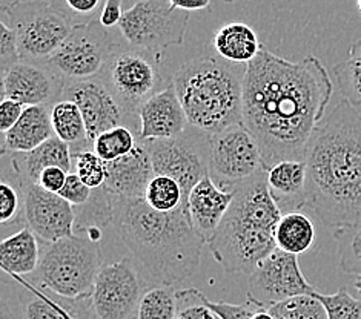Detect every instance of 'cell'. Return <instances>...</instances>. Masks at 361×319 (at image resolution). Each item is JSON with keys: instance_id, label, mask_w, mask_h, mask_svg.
Instances as JSON below:
<instances>
[{"instance_id": "31", "label": "cell", "mask_w": 361, "mask_h": 319, "mask_svg": "<svg viewBox=\"0 0 361 319\" xmlns=\"http://www.w3.org/2000/svg\"><path fill=\"white\" fill-rule=\"evenodd\" d=\"M139 142V135L131 127L117 126L100 134L92 142V151L97 154V157L102 161L111 163L131 154L137 148Z\"/></svg>"}, {"instance_id": "7", "label": "cell", "mask_w": 361, "mask_h": 319, "mask_svg": "<svg viewBox=\"0 0 361 319\" xmlns=\"http://www.w3.org/2000/svg\"><path fill=\"white\" fill-rule=\"evenodd\" d=\"M100 79L113 92L128 115L139 120L140 108L171 83L161 54L117 43Z\"/></svg>"}, {"instance_id": "32", "label": "cell", "mask_w": 361, "mask_h": 319, "mask_svg": "<svg viewBox=\"0 0 361 319\" xmlns=\"http://www.w3.org/2000/svg\"><path fill=\"white\" fill-rule=\"evenodd\" d=\"M340 269L348 275L361 277V220L334 230Z\"/></svg>"}, {"instance_id": "23", "label": "cell", "mask_w": 361, "mask_h": 319, "mask_svg": "<svg viewBox=\"0 0 361 319\" xmlns=\"http://www.w3.org/2000/svg\"><path fill=\"white\" fill-rule=\"evenodd\" d=\"M307 169L305 161L286 160L268 170V187L281 213L306 208Z\"/></svg>"}, {"instance_id": "45", "label": "cell", "mask_w": 361, "mask_h": 319, "mask_svg": "<svg viewBox=\"0 0 361 319\" xmlns=\"http://www.w3.org/2000/svg\"><path fill=\"white\" fill-rule=\"evenodd\" d=\"M23 111L25 106L16 100L6 99L0 103V131L4 134L10 131V129L20 120Z\"/></svg>"}, {"instance_id": "1", "label": "cell", "mask_w": 361, "mask_h": 319, "mask_svg": "<svg viewBox=\"0 0 361 319\" xmlns=\"http://www.w3.org/2000/svg\"><path fill=\"white\" fill-rule=\"evenodd\" d=\"M332 92L320 58L292 62L262 46L245 75L243 125L259 144L266 170L280 161H305Z\"/></svg>"}, {"instance_id": "53", "label": "cell", "mask_w": 361, "mask_h": 319, "mask_svg": "<svg viewBox=\"0 0 361 319\" xmlns=\"http://www.w3.org/2000/svg\"><path fill=\"white\" fill-rule=\"evenodd\" d=\"M135 2H140V0H135Z\"/></svg>"}, {"instance_id": "26", "label": "cell", "mask_w": 361, "mask_h": 319, "mask_svg": "<svg viewBox=\"0 0 361 319\" xmlns=\"http://www.w3.org/2000/svg\"><path fill=\"white\" fill-rule=\"evenodd\" d=\"M262 46L257 32L242 22L221 25L214 34V48L217 54L231 63H251L259 56Z\"/></svg>"}, {"instance_id": "35", "label": "cell", "mask_w": 361, "mask_h": 319, "mask_svg": "<svg viewBox=\"0 0 361 319\" xmlns=\"http://www.w3.org/2000/svg\"><path fill=\"white\" fill-rule=\"evenodd\" d=\"M74 170L79 178L87 184L91 191L100 189L106 181V165L102 161L97 154L90 149L73 152Z\"/></svg>"}, {"instance_id": "49", "label": "cell", "mask_w": 361, "mask_h": 319, "mask_svg": "<svg viewBox=\"0 0 361 319\" xmlns=\"http://www.w3.org/2000/svg\"><path fill=\"white\" fill-rule=\"evenodd\" d=\"M19 2H22V0H0V10H2V13H6L10 8H13Z\"/></svg>"}, {"instance_id": "29", "label": "cell", "mask_w": 361, "mask_h": 319, "mask_svg": "<svg viewBox=\"0 0 361 319\" xmlns=\"http://www.w3.org/2000/svg\"><path fill=\"white\" fill-rule=\"evenodd\" d=\"M340 92L354 106L361 105V37L349 46L348 57L334 66Z\"/></svg>"}, {"instance_id": "40", "label": "cell", "mask_w": 361, "mask_h": 319, "mask_svg": "<svg viewBox=\"0 0 361 319\" xmlns=\"http://www.w3.org/2000/svg\"><path fill=\"white\" fill-rule=\"evenodd\" d=\"M20 213V194L17 187L8 181L0 183V221L11 224Z\"/></svg>"}, {"instance_id": "48", "label": "cell", "mask_w": 361, "mask_h": 319, "mask_svg": "<svg viewBox=\"0 0 361 319\" xmlns=\"http://www.w3.org/2000/svg\"><path fill=\"white\" fill-rule=\"evenodd\" d=\"M252 319H275V318H274V315L269 312L268 307L262 306V307L254 313Z\"/></svg>"}, {"instance_id": "9", "label": "cell", "mask_w": 361, "mask_h": 319, "mask_svg": "<svg viewBox=\"0 0 361 319\" xmlns=\"http://www.w3.org/2000/svg\"><path fill=\"white\" fill-rule=\"evenodd\" d=\"M189 15L166 0H140L125 11L118 28L128 46L163 54L169 46L182 45Z\"/></svg>"}, {"instance_id": "46", "label": "cell", "mask_w": 361, "mask_h": 319, "mask_svg": "<svg viewBox=\"0 0 361 319\" xmlns=\"http://www.w3.org/2000/svg\"><path fill=\"white\" fill-rule=\"evenodd\" d=\"M123 0H105V5H103L102 11L99 14V22L105 28H113L118 27L120 22L123 19V8H122Z\"/></svg>"}, {"instance_id": "19", "label": "cell", "mask_w": 361, "mask_h": 319, "mask_svg": "<svg viewBox=\"0 0 361 319\" xmlns=\"http://www.w3.org/2000/svg\"><path fill=\"white\" fill-rule=\"evenodd\" d=\"M16 281L17 298L25 319H90V296L70 299L39 287L25 277Z\"/></svg>"}, {"instance_id": "50", "label": "cell", "mask_w": 361, "mask_h": 319, "mask_svg": "<svg viewBox=\"0 0 361 319\" xmlns=\"http://www.w3.org/2000/svg\"><path fill=\"white\" fill-rule=\"evenodd\" d=\"M354 287H355L358 292H361V277H357V280L354 281Z\"/></svg>"}, {"instance_id": "30", "label": "cell", "mask_w": 361, "mask_h": 319, "mask_svg": "<svg viewBox=\"0 0 361 319\" xmlns=\"http://www.w3.org/2000/svg\"><path fill=\"white\" fill-rule=\"evenodd\" d=\"M143 200L151 209L161 213L174 212L188 204L182 186L168 175H154Z\"/></svg>"}, {"instance_id": "8", "label": "cell", "mask_w": 361, "mask_h": 319, "mask_svg": "<svg viewBox=\"0 0 361 319\" xmlns=\"http://www.w3.org/2000/svg\"><path fill=\"white\" fill-rule=\"evenodd\" d=\"M16 32L20 60L44 63L62 46L74 25L47 0L19 2L4 13Z\"/></svg>"}, {"instance_id": "44", "label": "cell", "mask_w": 361, "mask_h": 319, "mask_svg": "<svg viewBox=\"0 0 361 319\" xmlns=\"http://www.w3.org/2000/svg\"><path fill=\"white\" fill-rule=\"evenodd\" d=\"M68 175H70V172L62 168H48L39 175L37 186L51 194H59L63 189Z\"/></svg>"}, {"instance_id": "12", "label": "cell", "mask_w": 361, "mask_h": 319, "mask_svg": "<svg viewBox=\"0 0 361 319\" xmlns=\"http://www.w3.org/2000/svg\"><path fill=\"white\" fill-rule=\"evenodd\" d=\"M142 142V140H140ZM156 175H168L182 186L188 196L194 186L209 175V134L189 126L186 132L171 140H145Z\"/></svg>"}, {"instance_id": "5", "label": "cell", "mask_w": 361, "mask_h": 319, "mask_svg": "<svg viewBox=\"0 0 361 319\" xmlns=\"http://www.w3.org/2000/svg\"><path fill=\"white\" fill-rule=\"evenodd\" d=\"M247 65L220 56L195 57L171 77L189 126L217 134L243 123V86Z\"/></svg>"}, {"instance_id": "4", "label": "cell", "mask_w": 361, "mask_h": 319, "mask_svg": "<svg viewBox=\"0 0 361 319\" xmlns=\"http://www.w3.org/2000/svg\"><path fill=\"white\" fill-rule=\"evenodd\" d=\"M234 192V201L208 246L223 270L251 275L277 249L275 232L283 213L271 196L268 170Z\"/></svg>"}, {"instance_id": "52", "label": "cell", "mask_w": 361, "mask_h": 319, "mask_svg": "<svg viewBox=\"0 0 361 319\" xmlns=\"http://www.w3.org/2000/svg\"><path fill=\"white\" fill-rule=\"evenodd\" d=\"M225 2H228V4H231V2H234V0H225Z\"/></svg>"}, {"instance_id": "17", "label": "cell", "mask_w": 361, "mask_h": 319, "mask_svg": "<svg viewBox=\"0 0 361 319\" xmlns=\"http://www.w3.org/2000/svg\"><path fill=\"white\" fill-rule=\"evenodd\" d=\"M65 80L44 63L20 60L2 73V101L11 99L28 106H54L62 100Z\"/></svg>"}, {"instance_id": "38", "label": "cell", "mask_w": 361, "mask_h": 319, "mask_svg": "<svg viewBox=\"0 0 361 319\" xmlns=\"http://www.w3.org/2000/svg\"><path fill=\"white\" fill-rule=\"evenodd\" d=\"M47 2L68 20H71L73 25L96 20V14L105 5V0H47Z\"/></svg>"}, {"instance_id": "15", "label": "cell", "mask_w": 361, "mask_h": 319, "mask_svg": "<svg viewBox=\"0 0 361 319\" xmlns=\"http://www.w3.org/2000/svg\"><path fill=\"white\" fill-rule=\"evenodd\" d=\"M62 100L74 101L79 106L91 143L100 134L117 126L131 127L139 135L140 122L126 114L100 77L80 82H68L65 85Z\"/></svg>"}, {"instance_id": "22", "label": "cell", "mask_w": 361, "mask_h": 319, "mask_svg": "<svg viewBox=\"0 0 361 319\" xmlns=\"http://www.w3.org/2000/svg\"><path fill=\"white\" fill-rule=\"evenodd\" d=\"M48 168H62L66 172L74 170L71 146L54 135L27 154H11V169L17 186L37 184L39 175Z\"/></svg>"}, {"instance_id": "10", "label": "cell", "mask_w": 361, "mask_h": 319, "mask_svg": "<svg viewBox=\"0 0 361 319\" xmlns=\"http://www.w3.org/2000/svg\"><path fill=\"white\" fill-rule=\"evenodd\" d=\"M116 45L99 19L74 25L62 46L44 65L65 83L96 79L102 74Z\"/></svg>"}, {"instance_id": "39", "label": "cell", "mask_w": 361, "mask_h": 319, "mask_svg": "<svg viewBox=\"0 0 361 319\" xmlns=\"http://www.w3.org/2000/svg\"><path fill=\"white\" fill-rule=\"evenodd\" d=\"M208 306L219 316V319H252L254 313L263 304L257 303L252 298H247V301L243 304H229L225 303V301L208 299Z\"/></svg>"}, {"instance_id": "36", "label": "cell", "mask_w": 361, "mask_h": 319, "mask_svg": "<svg viewBox=\"0 0 361 319\" xmlns=\"http://www.w3.org/2000/svg\"><path fill=\"white\" fill-rule=\"evenodd\" d=\"M322 301L329 319H361V299L350 295L346 287H341L332 295L315 293Z\"/></svg>"}, {"instance_id": "14", "label": "cell", "mask_w": 361, "mask_h": 319, "mask_svg": "<svg viewBox=\"0 0 361 319\" xmlns=\"http://www.w3.org/2000/svg\"><path fill=\"white\" fill-rule=\"evenodd\" d=\"M315 292L302 272L298 256L280 249H275L249 275L247 298L266 307L300 295H314Z\"/></svg>"}, {"instance_id": "20", "label": "cell", "mask_w": 361, "mask_h": 319, "mask_svg": "<svg viewBox=\"0 0 361 319\" xmlns=\"http://www.w3.org/2000/svg\"><path fill=\"white\" fill-rule=\"evenodd\" d=\"M105 165L106 181L102 187L111 195L126 198V200L145 198L146 187L156 175L149 154L142 142H139L137 148L126 157L105 163Z\"/></svg>"}, {"instance_id": "43", "label": "cell", "mask_w": 361, "mask_h": 319, "mask_svg": "<svg viewBox=\"0 0 361 319\" xmlns=\"http://www.w3.org/2000/svg\"><path fill=\"white\" fill-rule=\"evenodd\" d=\"M57 195L62 196L65 201L73 204L74 208H82V206H85L91 200L92 191L83 183L75 172H71V174L68 175L63 189Z\"/></svg>"}, {"instance_id": "27", "label": "cell", "mask_w": 361, "mask_h": 319, "mask_svg": "<svg viewBox=\"0 0 361 319\" xmlns=\"http://www.w3.org/2000/svg\"><path fill=\"white\" fill-rule=\"evenodd\" d=\"M275 243L283 252L297 256L311 250L315 243L312 220L298 211L283 213L275 232Z\"/></svg>"}, {"instance_id": "41", "label": "cell", "mask_w": 361, "mask_h": 319, "mask_svg": "<svg viewBox=\"0 0 361 319\" xmlns=\"http://www.w3.org/2000/svg\"><path fill=\"white\" fill-rule=\"evenodd\" d=\"M17 62H20V56L16 32L10 25L0 22V63H2V73L10 70Z\"/></svg>"}, {"instance_id": "21", "label": "cell", "mask_w": 361, "mask_h": 319, "mask_svg": "<svg viewBox=\"0 0 361 319\" xmlns=\"http://www.w3.org/2000/svg\"><path fill=\"white\" fill-rule=\"evenodd\" d=\"M234 191H223L214 180L206 175L199 184L194 186L188 196V212L192 226L199 237L208 244L216 235L217 229L228 213L232 201H234Z\"/></svg>"}, {"instance_id": "13", "label": "cell", "mask_w": 361, "mask_h": 319, "mask_svg": "<svg viewBox=\"0 0 361 319\" xmlns=\"http://www.w3.org/2000/svg\"><path fill=\"white\" fill-rule=\"evenodd\" d=\"M143 293L131 258L102 267L90 296V319H134Z\"/></svg>"}, {"instance_id": "3", "label": "cell", "mask_w": 361, "mask_h": 319, "mask_svg": "<svg viewBox=\"0 0 361 319\" xmlns=\"http://www.w3.org/2000/svg\"><path fill=\"white\" fill-rule=\"evenodd\" d=\"M109 229L160 286L174 287L199 269L204 241L192 226L188 204L161 213L151 209L143 198L126 200L111 195Z\"/></svg>"}, {"instance_id": "34", "label": "cell", "mask_w": 361, "mask_h": 319, "mask_svg": "<svg viewBox=\"0 0 361 319\" xmlns=\"http://www.w3.org/2000/svg\"><path fill=\"white\" fill-rule=\"evenodd\" d=\"M317 293V292H315ZM314 295H300L268 306L275 319H329L322 301Z\"/></svg>"}, {"instance_id": "18", "label": "cell", "mask_w": 361, "mask_h": 319, "mask_svg": "<svg viewBox=\"0 0 361 319\" xmlns=\"http://www.w3.org/2000/svg\"><path fill=\"white\" fill-rule=\"evenodd\" d=\"M139 122V140L142 142L171 140L186 132L189 122L173 80L140 108Z\"/></svg>"}, {"instance_id": "33", "label": "cell", "mask_w": 361, "mask_h": 319, "mask_svg": "<svg viewBox=\"0 0 361 319\" xmlns=\"http://www.w3.org/2000/svg\"><path fill=\"white\" fill-rule=\"evenodd\" d=\"M177 312V292L169 286L145 290L135 319H174Z\"/></svg>"}, {"instance_id": "37", "label": "cell", "mask_w": 361, "mask_h": 319, "mask_svg": "<svg viewBox=\"0 0 361 319\" xmlns=\"http://www.w3.org/2000/svg\"><path fill=\"white\" fill-rule=\"evenodd\" d=\"M174 319H219L208 306V298L197 289L177 292V312Z\"/></svg>"}, {"instance_id": "47", "label": "cell", "mask_w": 361, "mask_h": 319, "mask_svg": "<svg viewBox=\"0 0 361 319\" xmlns=\"http://www.w3.org/2000/svg\"><path fill=\"white\" fill-rule=\"evenodd\" d=\"M166 2L174 6L176 10H182V11H203L208 10L211 6V0H166Z\"/></svg>"}, {"instance_id": "6", "label": "cell", "mask_w": 361, "mask_h": 319, "mask_svg": "<svg viewBox=\"0 0 361 319\" xmlns=\"http://www.w3.org/2000/svg\"><path fill=\"white\" fill-rule=\"evenodd\" d=\"M100 265V244L88 237L71 235L45 249L31 280L59 296L83 299L91 296Z\"/></svg>"}, {"instance_id": "25", "label": "cell", "mask_w": 361, "mask_h": 319, "mask_svg": "<svg viewBox=\"0 0 361 319\" xmlns=\"http://www.w3.org/2000/svg\"><path fill=\"white\" fill-rule=\"evenodd\" d=\"M37 237L30 227H23L0 243V267L10 277H27L37 270L40 263Z\"/></svg>"}, {"instance_id": "42", "label": "cell", "mask_w": 361, "mask_h": 319, "mask_svg": "<svg viewBox=\"0 0 361 319\" xmlns=\"http://www.w3.org/2000/svg\"><path fill=\"white\" fill-rule=\"evenodd\" d=\"M10 277V275H8ZM0 319H25L22 315V308L17 298L16 281L2 280V292H0Z\"/></svg>"}, {"instance_id": "28", "label": "cell", "mask_w": 361, "mask_h": 319, "mask_svg": "<svg viewBox=\"0 0 361 319\" xmlns=\"http://www.w3.org/2000/svg\"><path fill=\"white\" fill-rule=\"evenodd\" d=\"M51 122H53L54 135L57 139L71 146L73 152L85 151L88 144L87 125L79 106L70 100H60L51 108Z\"/></svg>"}, {"instance_id": "16", "label": "cell", "mask_w": 361, "mask_h": 319, "mask_svg": "<svg viewBox=\"0 0 361 319\" xmlns=\"http://www.w3.org/2000/svg\"><path fill=\"white\" fill-rule=\"evenodd\" d=\"M23 215L37 238L48 244L74 235L77 212L73 204L37 184L22 186Z\"/></svg>"}, {"instance_id": "11", "label": "cell", "mask_w": 361, "mask_h": 319, "mask_svg": "<svg viewBox=\"0 0 361 319\" xmlns=\"http://www.w3.org/2000/svg\"><path fill=\"white\" fill-rule=\"evenodd\" d=\"M208 170L223 191H235L266 170L259 144L243 123L209 134Z\"/></svg>"}, {"instance_id": "2", "label": "cell", "mask_w": 361, "mask_h": 319, "mask_svg": "<svg viewBox=\"0 0 361 319\" xmlns=\"http://www.w3.org/2000/svg\"><path fill=\"white\" fill-rule=\"evenodd\" d=\"M306 208L328 227L361 220V112L346 99L317 126L306 151Z\"/></svg>"}, {"instance_id": "51", "label": "cell", "mask_w": 361, "mask_h": 319, "mask_svg": "<svg viewBox=\"0 0 361 319\" xmlns=\"http://www.w3.org/2000/svg\"><path fill=\"white\" fill-rule=\"evenodd\" d=\"M357 5H358V10L361 13V0H357Z\"/></svg>"}, {"instance_id": "24", "label": "cell", "mask_w": 361, "mask_h": 319, "mask_svg": "<svg viewBox=\"0 0 361 319\" xmlns=\"http://www.w3.org/2000/svg\"><path fill=\"white\" fill-rule=\"evenodd\" d=\"M51 108L53 106L25 108L19 122L5 134L2 154H27L53 139Z\"/></svg>"}]
</instances>
